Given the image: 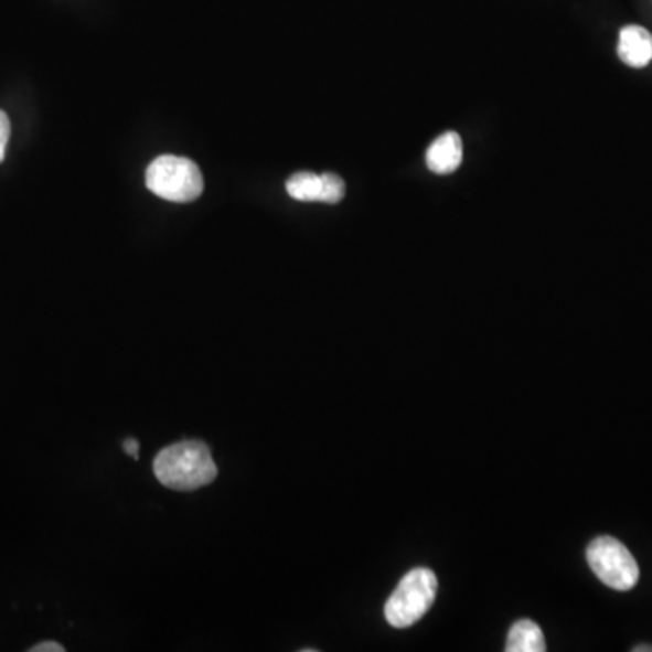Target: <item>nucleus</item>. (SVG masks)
<instances>
[{"mask_svg":"<svg viewBox=\"0 0 652 652\" xmlns=\"http://www.w3.org/2000/svg\"><path fill=\"white\" fill-rule=\"evenodd\" d=\"M154 475L169 490L194 491L217 477L213 453L200 440H182L168 446L154 459Z\"/></svg>","mask_w":652,"mask_h":652,"instance_id":"f257e3e1","label":"nucleus"},{"mask_svg":"<svg viewBox=\"0 0 652 652\" xmlns=\"http://www.w3.org/2000/svg\"><path fill=\"white\" fill-rule=\"evenodd\" d=\"M437 586V577L430 569L417 567L406 573L386 602V622L395 629L411 628L419 622L434 606Z\"/></svg>","mask_w":652,"mask_h":652,"instance_id":"f03ea898","label":"nucleus"},{"mask_svg":"<svg viewBox=\"0 0 652 652\" xmlns=\"http://www.w3.org/2000/svg\"><path fill=\"white\" fill-rule=\"evenodd\" d=\"M146 185L152 194L168 202H194L203 193L202 171L189 158L165 154L147 169Z\"/></svg>","mask_w":652,"mask_h":652,"instance_id":"7ed1b4c3","label":"nucleus"},{"mask_svg":"<svg viewBox=\"0 0 652 652\" xmlns=\"http://www.w3.org/2000/svg\"><path fill=\"white\" fill-rule=\"evenodd\" d=\"M587 564L598 580L614 591H629L640 580L634 556L612 536H598L587 547Z\"/></svg>","mask_w":652,"mask_h":652,"instance_id":"20e7f679","label":"nucleus"},{"mask_svg":"<svg viewBox=\"0 0 652 652\" xmlns=\"http://www.w3.org/2000/svg\"><path fill=\"white\" fill-rule=\"evenodd\" d=\"M287 193L298 202L335 205L343 200L346 185L334 172H296L287 180Z\"/></svg>","mask_w":652,"mask_h":652,"instance_id":"39448f33","label":"nucleus"},{"mask_svg":"<svg viewBox=\"0 0 652 652\" xmlns=\"http://www.w3.org/2000/svg\"><path fill=\"white\" fill-rule=\"evenodd\" d=\"M460 162H462V140L453 131L440 135L426 151V165L439 177L456 172Z\"/></svg>","mask_w":652,"mask_h":652,"instance_id":"423d86ee","label":"nucleus"},{"mask_svg":"<svg viewBox=\"0 0 652 652\" xmlns=\"http://www.w3.org/2000/svg\"><path fill=\"white\" fill-rule=\"evenodd\" d=\"M618 56L631 67H645L652 61V35L642 25H626L620 31Z\"/></svg>","mask_w":652,"mask_h":652,"instance_id":"0eeeda50","label":"nucleus"},{"mask_svg":"<svg viewBox=\"0 0 652 652\" xmlns=\"http://www.w3.org/2000/svg\"><path fill=\"white\" fill-rule=\"evenodd\" d=\"M544 632L532 620H519L513 623L507 634V652H544L546 651Z\"/></svg>","mask_w":652,"mask_h":652,"instance_id":"6e6552de","label":"nucleus"},{"mask_svg":"<svg viewBox=\"0 0 652 652\" xmlns=\"http://www.w3.org/2000/svg\"><path fill=\"white\" fill-rule=\"evenodd\" d=\"M11 124L4 111H0V163L4 162L6 149L10 142Z\"/></svg>","mask_w":652,"mask_h":652,"instance_id":"1a4fd4ad","label":"nucleus"},{"mask_svg":"<svg viewBox=\"0 0 652 652\" xmlns=\"http://www.w3.org/2000/svg\"><path fill=\"white\" fill-rule=\"evenodd\" d=\"M31 652H64L66 649L62 648L61 643L44 642L39 643L35 648L30 649Z\"/></svg>","mask_w":652,"mask_h":652,"instance_id":"9d476101","label":"nucleus"},{"mask_svg":"<svg viewBox=\"0 0 652 652\" xmlns=\"http://www.w3.org/2000/svg\"><path fill=\"white\" fill-rule=\"evenodd\" d=\"M121 446H124V451H126L127 456L132 457V459H138L140 442H138L137 439H126Z\"/></svg>","mask_w":652,"mask_h":652,"instance_id":"9b49d317","label":"nucleus"},{"mask_svg":"<svg viewBox=\"0 0 652 652\" xmlns=\"http://www.w3.org/2000/svg\"><path fill=\"white\" fill-rule=\"evenodd\" d=\"M634 652H652V645H638V648L632 649Z\"/></svg>","mask_w":652,"mask_h":652,"instance_id":"f8f14e48","label":"nucleus"}]
</instances>
